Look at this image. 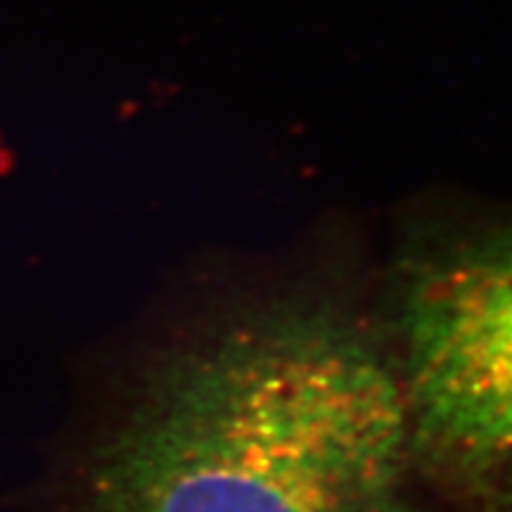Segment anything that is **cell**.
Here are the masks:
<instances>
[{"label":"cell","instance_id":"1","mask_svg":"<svg viewBox=\"0 0 512 512\" xmlns=\"http://www.w3.org/2000/svg\"><path fill=\"white\" fill-rule=\"evenodd\" d=\"M399 368L320 304L169 351L93 456L86 512H418Z\"/></svg>","mask_w":512,"mask_h":512},{"label":"cell","instance_id":"2","mask_svg":"<svg viewBox=\"0 0 512 512\" xmlns=\"http://www.w3.org/2000/svg\"><path fill=\"white\" fill-rule=\"evenodd\" d=\"M399 332L415 465L482 489L512 458V230L418 256Z\"/></svg>","mask_w":512,"mask_h":512},{"label":"cell","instance_id":"3","mask_svg":"<svg viewBox=\"0 0 512 512\" xmlns=\"http://www.w3.org/2000/svg\"><path fill=\"white\" fill-rule=\"evenodd\" d=\"M486 503L479 512H512V458L482 486Z\"/></svg>","mask_w":512,"mask_h":512}]
</instances>
